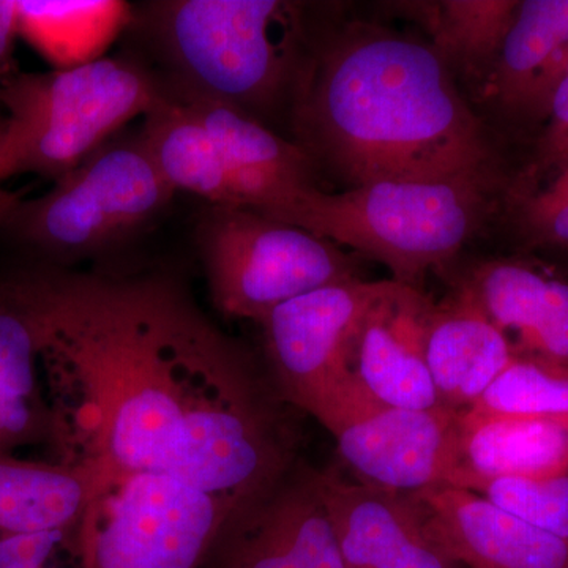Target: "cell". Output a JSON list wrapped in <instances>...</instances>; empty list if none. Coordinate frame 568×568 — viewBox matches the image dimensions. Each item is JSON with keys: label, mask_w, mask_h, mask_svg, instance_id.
I'll list each match as a JSON object with an SVG mask.
<instances>
[{"label": "cell", "mask_w": 568, "mask_h": 568, "mask_svg": "<svg viewBox=\"0 0 568 568\" xmlns=\"http://www.w3.org/2000/svg\"><path fill=\"white\" fill-rule=\"evenodd\" d=\"M548 125L540 141V163L556 171L568 163V67L548 104Z\"/></svg>", "instance_id": "f546056e"}, {"label": "cell", "mask_w": 568, "mask_h": 568, "mask_svg": "<svg viewBox=\"0 0 568 568\" xmlns=\"http://www.w3.org/2000/svg\"><path fill=\"white\" fill-rule=\"evenodd\" d=\"M209 133L222 153L241 207L274 216L298 194L316 186L313 162L298 144L230 104L163 88Z\"/></svg>", "instance_id": "5bb4252c"}, {"label": "cell", "mask_w": 568, "mask_h": 568, "mask_svg": "<svg viewBox=\"0 0 568 568\" xmlns=\"http://www.w3.org/2000/svg\"><path fill=\"white\" fill-rule=\"evenodd\" d=\"M151 473L239 508L263 499L291 473V444L256 383L190 410Z\"/></svg>", "instance_id": "30bf717a"}, {"label": "cell", "mask_w": 568, "mask_h": 568, "mask_svg": "<svg viewBox=\"0 0 568 568\" xmlns=\"http://www.w3.org/2000/svg\"><path fill=\"white\" fill-rule=\"evenodd\" d=\"M469 409L488 416L545 418L568 424V365L515 355Z\"/></svg>", "instance_id": "d4e9b609"}, {"label": "cell", "mask_w": 568, "mask_h": 568, "mask_svg": "<svg viewBox=\"0 0 568 568\" xmlns=\"http://www.w3.org/2000/svg\"><path fill=\"white\" fill-rule=\"evenodd\" d=\"M222 537L227 538V568H317L284 536L263 499L235 510Z\"/></svg>", "instance_id": "484cf974"}, {"label": "cell", "mask_w": 568, "mask_h": 568, "mask_svg": "<svg viewBox=\"0 0 568 568\" xmlns=\"http://www.w3.org/2000/svg\"><path fill=\"white\" fill-rule=\"evenodd\" d=\"M20 36L58 70L103 59L132 21L122 0H18Z\"/></svg>", "instance_id": "603a6c76"}, {"label": "cell", "mask_w": 568, "mask_h": 568, "mask_svg": "<svg viewBox=\"0 0 568 568\" xmlns=\"http://www.w3.org/2000/svg\"><path fill=\"white\" fill-rule=\"evenodd\" d=\"M458 414L369 403L328 432L355 481L399 495L452 485L457 473Z\"/></svg>", "instance_id": "8fae6325"}, {"label": "cell", "mask_w": 568, "mask_h": 568, "mask_svg": "<svg viewBox=\"0 0 568 568\" xmlns=\"http://www.w3.org/2000/svg\"><path fill=\"white\" fill-rule=\"evenodd\" d=\"M568 67V0L519 2L489 89L506 108L547 114Z\"/></svg>", "instance_id": "d6986e66"}, {"label": "cell", "mask_w": 568, "mask_h": 568, "mask_svg": "<svg viewBox=\"0 0 568 568\" xmlns=\"http://www.w3.org/2000/svg\"><path fill=\"white\" fill-rule=\"evenodd\" d=\"M435 305L417 287L390 280L358 328L353 369L366 394L383 405L435 409L426 364V328Z\"/></svg>", "instance_id": "9a60e30c"}, {"label": "cell", "mask_w": 568, "mask_h": 568, "mask_svg": "<svg viewBox=\"0 0 568 568\" xmlns=\"http://www.w3.org/2000/svg\"><path fill=\"white\" fill-rule=\"evenodd\" d=\"M235 508L160 473L100 493L74 530L81 568H197Z\"/></svg>", "instance_id": "ba28073f"}, {"label": "cell", "mask_w": 568, "mask_h": 568, "mask_svg": "<svg viewBox=\"0 0 568 568\" xmlns=\"http://www.w3.org/2000/svg\"><path fill=\"white\" fill-rule=\"evenodd\" d=\"M294 108L298 145L354 186L488 182L487 133L433 44L347 26L306 63Z\"/></svg>", "instance_id": "7a4b0ae2"}, {"label": "cell", "mask_w": 568, "mask_h": 568, "mask_svg": "<svg viewBox=\"0 0 568 568\" xmlns=\"http://www.w3.org/2000/svg\"><path fill=\"white\" fill-rule=\"evenodd\" d=\"M138 136L174 192L196 194L212 205L241 207L233 178L215 142L163 89L144 115Z\"/></svg>", "instance_id": "44dd1931"}, {"label": "cell", "mask_w": 568, "mask_h": 568, "mask_svg": "<svg viewBox=\"0 0 568 568\" xmlns=\"http://www.w3.org/2000/svg\"><path fill=\"white\" fill-rule=\"evenodd\" d=\"M455 564L469 568H568V540L523 521L487 497L450 485L409 495Z\"/></svg>", "instance_id": "4fadbf2b"}, {"label": "cell", "mask_w": 568, "mask_h": 568, "mask_svg": "<svg viewBox=\"0 0 568 568\" xmlns=\"http://www.w3.org/2000/svg\"><path fill=\"white\" fill-rule=\"evenodd\" d=\"M514 0H446L426 11L433 48L467 70L496 62L517 14Z\"/></svg>", "instance_id": "cb8c5ba5"}, {"label": "cell", "mask_w": 568, "mask_h": 568, "mask_svg": "<svg viewBox=\"0 0 568 568\" xmlns=\"http://www.w3.org/2000/svg\"><path fill=\"white\" fill-rule=\"evenodd\" d=\"M465 291L515 353L568 365V283L514 261L478 265Z\"/></svg>", "instance_id": "2e32d148"}, {"label": "cell", "mask_w": 568, "mask_h": 568, "mask_svg": "<svg viewBox=\"0 0 568 568\" xmlns=\"http://www.w3.org/2000/svg\"><path fill=\"white\" fill-rule=\"evenodd\" d=\"M515 355L507 336L465 291L433 308L426 364L440 407L455 413L473 407Z\"/></svg>", "instance_id": "e0dca14e"}, {"label": "cell", "mask_w": 568, "mask_h": 568, "mask_svg": "<svg viewBox=\"0 0 568 568\" xmlns=\"http://www.w3.org/2000/svg\"><path fill=\"white\" fill-rule=\"evenodd\" d=\"M390 282L328 284L275 308L261 325L280 390L331 429L376 402L353 369L362 321Z\"/></svg>", "instance_id": "9c48e42d"}, {"label": "cell", "mask_w": 568, "mask_h": 568, "mask_svg": "<svg viewBox=\"0 0 568 568\" xmlns=\"http://www.w3.org/2000/svg\"><path fill=\"white\" fill-rule=\"evenodd\" d=\"M20 36L18 0H0V73L10 77L14 40Z\"/></svg>", "instance_id": "4dcf8cb0"}, {"label": "cell", "mask_w": 568, "mask_h": 568, "mask_svg": "<svg viewBox=\"0 0 568 568\" xmlns=\"http://www.w3.org/2000/svg\"><path fill=\"white\" fill-rule=\"evenodd\" d=\"M69 538H74V530L2 534L0 568H44L55 549L65 544Z\"/></svg>", "instance_id": "f1b7e54d"}, {"label": "cell", "mask_w": 568, "mask_h": 568, "mask_svg": "<svg viewBox=\"0 0 568 568\" xmlns=\"http://www.w3.org/2000/svg\"><path fill=\"white\" fill-rule=\"evenodd\" d=\"M3 130H6V121H0V151H2Z\"/></svg>", "instance_id": "d6a6232c"}, {"label": "cell", "mask_w": 568, "mask_h": 568, "mask_svg": "<svg viewBox=\"0 0 568 568\" xmlns=\"http://www.w3.org/2000/svg\"><path fill=\"white\" fill-rule=\"evenodd\" d=\"M162 84L129 59H100L51 73L10 74L0 85L9 111L0 181L36 173L58 181L159 100Z\"/></svg>", "instance_id": "5b68a950"}, {"label": "cell", "mask_w": 568, "mask_h": 568, "mask_svg": "<svg viewBox=\"0 0 568 568\" xmlns=\"http://www.w3.org/2000/svg\"><path fill=\"white\" fill-rule=\"evenodd\" d=\"M145 21L174 73L163 88L230 104L257 121L297 92L306 63L294 3L171 0L152 3Z\"/></svg>", "instance_id": "3957f363"}, {"label": "cell", "mask_w": 568, "mask_h": 568, "mask_svg": "<svg viewBox=\"0 0 568 568\" xmlns=\"http://www.w3.org/2000/svg\"><path fill=\"white\" fill-rule=\"evenodd\" d=\"M469 491L564 540H568V470L538 478H497Z\"/></svg>", "instance_id": "4316f807"}, {"label": "cell", "mask_w": 568, "mask_h": 568, "mask_svg": "<svg viewBox=\"0 0 568 568\" xmlns=\"http://www.w3.org/2000/svg\"><path fill=\"white\" fill-rule=\"evenodd\" d=\"M39 355L36 325L9 284L0 294V454L50 437L63 440L58 416L37 390Z\"/></svg>", "instance_id": "7402d4cb"}, {"label": "cell", "mask_w": 568, "mask_h": 568, "mask_svg": "<svg viewBox=\"0 0 568 568\" xmlns=\"http://www.w3.org/2000/svg\"><path fill=\"white\" fill-rule=\"evenodd\" d=\"M568 470V424L458 414L457 473L450 487L473 489L497 478H538Z\"/></svg>", "instance_id": "ac0fdd59"}, {"label": "cell", "mask_w": 568, "mask_h": 568, "mask_svg": "<svg viewBox=\"0 0 568 568\" xmlns=\"http://www.w3.org/2000/svg\"><path fill=\"white\" fill-rule=\"evenodd\" d=\"M200 242L216 306L260 324L298 295L358 278L334 242L252 209L213 205Z\"/></svg>", "instance_id": "52a82bcc"}, {"label": "cell", "mask_w": 568, "mask_h": 568, "mask_svg": "<svg viewBox=\"0 0 568 568\" xmlns=\"http://www.w3.org/2000/svg\"><path fill=\"white\" fill-rule=\"evenodd\" d=\"M106 488L85 463L44 465L0 454V536L77 530L92 500Z\"/></svg>", "instance_id": "ffe728a7"}, {"label": "cell", "mask_w": 568, "mask_h": 568, "mask_svg": "<svg viewBox=\"0 0 568 568\" xmlns=\"http://www.w3.org/2000/svg\"><path fill=\"white\" fill-rule=\"evenodd\" d=\"M174 193L136 136L104 144L51 192L22 201L6 224L41 252L93 256L144 230Z\"/></svg>", "instance_id": "8992f818"}, {"label": "cell", "mask_w": 568, "mask_h": 568, "mask_svg": "<svg viewBox=\"0 0 568 568\" xmlns=\"http://www.w3.org/2000/svg\"><path fill=\"white\" fill-rule=\"evenodd\" d=\"M21 203V193L0 189V224L9 222L10 216Z\"/></svg>", "instance_id": "1f68e13d"}, {"label": "cell", "mask_w": 568, "mask_h": 568, "mask_svg": "<svg viewBox=\"0 0 568 568\" xmlns=\"http://www.w3.org/2000/svg\"><path fill=\"white\" fill-rule=\"evenodd\" d=\"M10 286L69 398L63 439L110 487L152 470L190 410L252 377L170 280L41 272Z\"/></svg>", "instance_id": "6da1fadb"}, {"label": "cell", "mask_w": 568, "mask_h": 568, "mask_svg": "<svg viewBox=\"0 0 568 568\" xmlns=\"http://www.w3.org/2000/svg\"><path fill=\"white\" fill-rule=\"evenodd\" d=\"M519 222L532 241L568 245V163L545 189L525 197Z\"/></svg>", "instance_id": "83f0119b"}, {"label": "cell", "mask_w": 568, "mask_h": 568, "mask_svg": "<svg viewBox=\"0 0 568 568\" xmlns=\"http://www.w3.org/2000/svg\"><path fill=\"white\" fill-rule=\"evenodd\" d=\"M346 568H457L409 495L315 473Z\"/></svg>", "instance_id": "7c38bea8"}, {"label": "cell", "mask_w": 568, "mask_h": 568, "mask_svg": "<svg viewBox=\"0 0 568 568\" xmlns=\"http://www.w3.org/2000/svg\"><path fill=\"white\" fill-rule=\"evenodd\" d=\"M487 183L379 181L342 193L312 186L271 219L368 254L390 268L394 282L417 287L476 233Z\"/></svg>", "instance_id": "277c9868"}]
</instances>
